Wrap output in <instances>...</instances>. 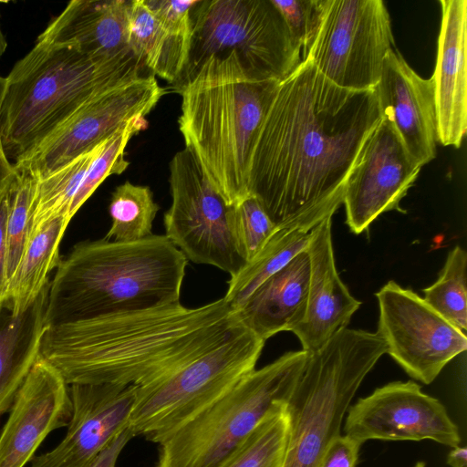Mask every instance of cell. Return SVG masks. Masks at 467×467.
Masks as SVG:
<instances>
[{
    "label": "cell",
    "instance_id": "obj_27",
    "mask_svg": "<svg viewBox=\"0 0 467 467\" xmlns=\"http://www.w3.org/2000/svg\"><path fill=\"white\" fill-rule=\"evenodd\" d=\"M105 142L106 140L49 174L36 178L32 202L30 234L57 215L63 214L68 217L69 207L87 171Z\"/></svg>",
    "mask_w": 467,
    "mask_h": 467
},
{
    "label": "cell",
    "instance_id": "obj_14",
    "mask_svg": "<svg viewBox=\"0 0 467 467\" xmlns=\"http://www.w3.org/2000/svg\"><path fill=\"white\" fill-rule=\"evenodd\" d=\"M361 444L368 440H431L451 448L461 437L442 403L415 381H394L350 405L343 427Z\"/></svg>",
    "mask_w": 467,
    "mask_h": 467
},
{
    "label": "cell",
    "instance_id": "obj_16",
    "mask_svg": "<svg viewBox=\"0 0 467 467\" xmlns=\"http://www.w3.org/2000/svg\"><path fill=\"white\" fill-rule=\"evenodd\" d=\"M68 386L71 416L67 431L54 449L34 456L30 467H84L129 426L136 386Z\"/></svg>",
    "mask_w": 467,
    "mask_h": 467
},
{
    "label": "cell",
    "instance_id": "obj_24",
    "mask_svg": "<svg viewBox=\"0 0 467 467\" xmlns=\"http://www.w3.org/2000/svg\"><path fill=\"white\" fill-rule=\"evenodd\" d=\"M71 219L57 215L32 233L10 278L4 304L13 313L26 309L50 283L59 262V245Z\"/></svg>",
    "mask_w": 467,
    "mask_h": 467
},
{
    "label": "cell",
    "instance_id": "obj_3",
    "mask_svg": "<svg viewBox=\"0 0 467 467\" xmlns=\"http://www.w3.org/2000/svg\"><path fill=\"white\" fill-rule=\"evenodd\" d=\"M188 260L165 235L77 244L50 281L47 327L180 302Z\"/></svg>",
    "mask_w": 467,
    "mask_h": 467
},
{
    "label": "cell",
    "instance_id": "obj_26",
    "mask_svg": "<svg viewBox=\"0 0 467 467\" xmlns=\"http://www.w3.org/2000/svg\"><path fill=\"white\" fill-rule=\"evenodd\" d=\"M317 224L297 223L276 228L261 252L230 277L224 300L234 309L241 305L267 278L306 249L310 232Z\"/></svg>",
    "mask_w": 467,
    "mask_h": 467
},
{
    "label": "cell",
    "instance_id": "obj_19",
    "mask_svg": "<svg viewBox=\"0 0 467 467\" xmlns=\"http://www.w3.org/2000/svg\"><path fill=\"white\" fill-rule=\"evenodd\" d=\"M331 225L332 216L316 225L306 249L310 261L306 307L303 320L291 332L307 353L320 349L346 328L361 305L337 271Z\"/></svg>",
    "mask_w": 467,
    "mask_h": 467
},
{
    "label": "cell",
    "instance_id": "obj_10",
    "mask_svg": "<svg viewBox=\"0 0 467 467\" xmlns=\"http://www.w3.org/2000/svg\"><path fill=\"white\" fill-rule=\"evenodd\" d=\"M393 43L382 0H319L317 26L302 61L310 60L342 88L368 90L378 85Z\"/></svg>",
    "mask_w": 467,
    "mask_h": 467
},
{
    "label": "cell",
    "instance_id": "obj_41",
    "mask_svg": "<svg viewBox=\"0 0 467 467\" xmlns=\"http://www.w3.org/2000/svg\"><path fill=\"white\" fill-rule=\"evenodd\" d=\"M0 3H1V1H0ZM6 47H7V41H6L3 32L1 30V26H0V57L5 52Z\"/></svg>",
    "mask_w": 467,
    "mask_h": 467
},
{
    "label": "cell",
    "instance_id": "obj_42",
    "mask_svg": "<svg viewBox=\"0 0 467 467\" xmlns=\"http://www.w3.org/2000/svg\"><path fill=\"white\" fill-rule=\"evenodd\" d=\"M5 87H6V78L0 77V107H1V103H2L4 94L5 91Z\"/></svg>",
    "mask_w": 467,
    "mask_h": 467
},
{
    "label": "cell",
    "instance_id": "obj_29",
    "mask_svg": "<svg viewBox=\"0 0 467 467\" xmlns=\"http://www.w3.org/2000/svg\"><path fill=\"white\" fill-rule=\"evenodd\" d=\"M285 406L269 412L219 467H282L288 428Z\"/></svg>",
    "mask_w": 467,
    "mask_h": 467
},
{
    "label": "cell",
    "instance_id": "obj_9",
    "mask_svg": "<svg viewBox=\"0 0 467 467\" xmlns=\"http://www.w3.org/2000/svg\"><path fill=\"white\" fill-rule=\"evenodd\" d=\"M265 341L247 327L169 376L137 387L128 429L160 443L255 369Z\"/></svg>",
    "mask_w": 467,
    "mask_h": 467
},
{
    "label": "cell",
    "instance_id": "obj_22",
    "mask_svg": "<svg viewBox=\"0 0 467 467\" xmlns=\"http://www.w3.org/2000/svg\"><path fill=\"white\" fill-rule=\"evenodd\" d=\"M309 276V256L304 250L234 310L242 324L265 342L279 332H291L305 316Z\"/></svg>",
    "mask_w": 467,
    "mask_h": 467
},
{
    "label": "cell",
    "instance_id": "obj_39",
    "mask_svg": "<svg viewBox=\"0 0 467 467\" xmlns=\"http://www.w3.org/2000/svg\"><path fill=\"white\" fill-rule=\"evenodd\" d=\"M16 173L15 166L7 160L0 140V194L5 190Z\"/></svg>",
    "mask_w": 467,
    "mask_h": 467
},
{
    "label": "cell",
    "instance_id": "obj_32",
    "mask_svg": "<svg viewBox=\"0 0 467 467\" xmlns=\"http://www.w3.org/2000/svg\"><path fill=\"white\" fill-rule=\"evenodd\" d=\"M145 117L134 119L112 137L106 140L104 146L90 163L84 180L75 195L68 211L70 219L76 214L85 202L92 195L101 182L109 175L120 174L129 166L124 158L125 148L130 140L138 132L146 129Z\"/></svg>",
    "mask_w": 467,
    "mask_h": 467
},
{
    "label": "cell",
    "instance_id": "obj_31",
    "mask_svg": "<svg viewBox=\"0 0 467 467\" xmlns=\"http://www.w3.org/2000/svg\"><path fill=\"white\" fill-rule=\"evenodd\" d=\"M9 183V211L6 221V270L8 282L22 257L30 235L32 202L36 177L16 168Z\"/></svg>",
    "mask_w": 467,
    "mask_h": 467
},
{
    "label": "cell",
    "instance_id": "obj_12",
    "mask_svg": "<svg viewBox=\"0 0 467 467\" xmlns=\"http://www.w3.org/2000/svg\"><path fill=\"white\" fill-rule=\"evenodd\" d=\"M375 296L379 309L377 333L387 353L412 379L431 383L451 359L466 350L465 333L412 290L390 280Z\"/></svg>",
    "mask_w": 467,
    "mask_h": 467
},
{
    "label": "cell",
    "instance_id": "obj_15",
    "mask_svg": "<svg viewBox=\"0 0 467 467\" xmlns=\"http://www.w3.org/2000/svg\"><path fill=\"white\" fill-rule=\"evenodd\" d=\"M420 166L408 152L392 124L381 118L365 143L343 194L346 223L361 234L380 214L398 210Z\"/></svg>",
    "mask_w": 467,
    "mask_h": 467
},
{
    "label": "cell",
    "instance_id": "obj_36",
    "mask_svg": "<svg viewBox=\"0 0 467 467\" xmlns=\"http://www.w3.org/2000/svg\"><path fill=\"white\" fill-rule=\"evenodd\" d=\"M361 445L358 441L340 434L332 441L318 467H356Z\"/></svg>",
    "mask_w": 467,
    "mask_h": 467
},
{
    "label": "cell",
    "instance_id": "obj_1",
    "mask_svg": "<svg viewBox=\"0 0 467 467\" xmlns=\"http://www.w3.org/2000/svg\"><path fill=\"white\" fill-rule=\"evenodd\" d=\"M381 118L375 88H342L303 60L280 82L262 125L249 194L276 228L333 216Z\"/></svg>",
    "mask_w": 467,
    "mask_h": 467
},
{
    "label": "cell",
    "instance_id": "obj_21",
    "mask_svg": "<svg viewBox=\"0 0 467 467\" xmlns=\"http://www.w3.org/2000/svg\"><path fill=\"white\" fill-rule=\"evenodd\" d=\"M127 0H72L36 40L67 46L93 58L131 53Z\"/></svg>",
    "mask_w": 467,
    "mask_h": 467
},
{
    "label": "cell",
    "instance_id": "obj_20",
    "mask_svg": "<svg viewBox=\"0 0 467 467\" xmlns=\"http://www.w3.org/2000/svg\"><path fill=\"white\" fill-rule=\"evenodd\" d=\"M433 76L438 142L460 148L467 130V1L441 0Z\"/></svg>",
    "mask_w": 467,
    "mask_h": 467
},
{
    "label": "cell",
    "instance_id": "obj_13",
    "mask_svg": "<svg viewBox=\"0 0 467 467\" xmlns=\"http://www.w3.org/2000/svg\"><path fill=\"white\" fill-rule=\"evenodd\" d=\"M165 89L149 74L93 98L15 168L42 178L104 142L129 122L145 117Z\"/></svg>",
    "mask_w": 467,
    "mask_h": 467
},
{
    "label": "cell",
    "instance_id": "obj_35",
    "mask_svg": "<svg viewBox=\"0 0 467 467\" xmlns=\"http://www.w3.org/2000/svg\"><path fill=\"white\" fill-rule=\"evenodd\" d=\"M143 2L167 31L191 41L192 10L198 0H143Z\"/></svg>",
    "mask_w": 467,
    "mask_h": 467
},
{
    "label": "cell",
    "instance_id": "obj_17",
    "mask_svg": "<svg viewBox=\"0 0 467 467\" xmlns=\"http://www.w3.org/2000/svg\"><path fill=\"white\" fill-rule=\"evenodd\" d=\"M9 410L0 433V467H24L50 432L67 426L69 386L40 356Z\"/></svg>",
    "mask_w": 467,
    "mask_h": 467
},
{
    "label": "cell",
    "instance_id": "obj_23",
    "mask_svg": "<svg viewBox=\"0 0 467 467\" xmlns=\"http://www.w3.org/2000/svg\"><path fill=\"white\" fill-rule=\"evenodd\" d=\"M49 285L20 313L0 306V416L10 410L40 357Z\"/></svg>",
    "mask_w": 467,
    "mask_h": 467
},
{
    "label": "cell",
    "instance_id": "obj_40",
    "mask_svg": "<svg viewBox=\"0 0 467 467\" xmlns=\"http://www.w3.org/2000/svg\"><path fill=\"white\" fill-rule=\"evenodd\" d=\"M447 463L451 467H467L466 447L460 445L452 448L447 457Z\"/></svg>",
    "mask_w": 467,
    "mask_h": 467
},
{
    "label": "cell",
    "instance_id": "obj_30",
    "mask_svg": "<svg viewBox=\"0 0 467 467\" xmlns=\"http://www.w3.org/2000/svg\"><path fill=\"white\" fill-rule=\"evenodd\" d=\"M424 301L462 332L467 330V254L456 245L447 255L439 278L422 290Z\"/></svg>",
    "mask_w": 467,
    "mask_h": 467
},
{
    "label": "cell",
    "instance_id": "obj_38",
    "mask_svg": "<svg viewBox=\"0 0 467 467\" xmlns=\"http://www.w3.org/2000/svg\"><path fill=\"white\" fill-rule=\"evenodd\" d=\"M133 437L132 432L127 428L117 435L84 467H116L119 454Z\"/></svg>",
    "mask_w": 467,
    "mask_h": 467
},
{
    "label": "cell",
    "instance_id": "obj_5",
    "mask_svg": "<svg viewBox=\"0 0 467 467\" xmlns=\"http://www.w3.org/2000/svg\"><path fill=\"white\" fill-rule=\"evenodd\" d=\"M149 74L133 52L100 59L36 40L5 78L0 140L7 160L17 164L93 98Z\"/></svg>",
    "mask_w": 467,
    "mask_h": 467
},
{
    "label": "cell",
    "instance_id": "obj_4",
    "mask_svg": "<svg viewBox=\"0 0 467 467\" xmlns=\"http://www.w3.org/2000/svg\"><path fill=\"white\" fill-rule=\"evenodd\" d=\"M280 82L259 78L231 51L211 56L176 88L185 148L228 205L249 195L253 151Z\"/></svg>",
    "mask_w": 467,
    "mask_h": 467
},
{
    "label": "cell",
    "instance_id": "obj_34",
    "mask_svg": "<svg viewBox=\"0 0 467 467\" xmlns=\"http://www.w3.org/2000/svg\"><path fill=\"white\" fill-rule=\"evenodd\" d=\"M280 11L289 32L300 47L302 55L315 31L319 0H272Z\"/></svg>",
    "mask_w": 467,
    "mask_h": 467
},
{
    "label": "cell",
    "instance_id": "obj_25",
    "mask_svg": "<svg viewBox=\"0 0 467 467\" xmlns=\"http://www.w3.org/2000/svg\"><path fill=\"white\" fill-rule=\"evenodd\" d=\"M128 40L151 74L177 83L187 64L191 41L167 31L143 0L130 3Z\"/></svg>",
    "mask_w": 467,
    "mask_h": 467
},
{
    "label": "cell",
    "instance_id": "obj_33",
    "mask_svg": "<svg viewBox=\"0 0 467 467\" xmlns=\"http://www.w3.org/2000/svg\"><path fill=\"white\" fill-rule=\"evenodd\" d=\"M228 222L236 248L246 264L261 252L276 230L258 200L251 194L229 205Z\"/></svg>",
    "mask_w": 467,
    "mask_h": 467
},
{
    "label": "cell",
    "instance_id": "obj_43",
    "mask_svg": "<svg viewBox=\"0 0 467 467\" xmlns=\"http://www.w3.org/2000/svg\"><path fill=\"white\" fill-rule=\"evenodd\" d=\"M414 467H425V462H418Z\"/></svg>",
    "mask_w": 467,
    "mask_h": 467
},
{
    "label": "cell",
    "instance_id": "obj_8",
    "mask_svg": "<svg viewBox=\"0 0 467 467\" xmlns=\"http://www.w3.org/2000/svg\"><path fill=\"white\" fill-rule=\"evenodd\" d=\"M192 23L188 60L175 88L213 55L234 51L256 76L278 81L302 62V50L272 0H198Z\"/></svg>",
    "mask_w": 467,
    "mask_h": 467
},
{
    "label": "cell",
    "instance_id": "obj_18",
    "mask_svg": "<svg viewBox=\"0 0 467 467\" xmlns=\"http://www.w3.org/2000/svg\"><path fill=\"white\" fill-rule=\"evenodd\" d=\"M375 90L382 118L392 124L408 152L420 166L431 161L438 142L431 78L419 76L391 50Z\"/></svg>",
    "mask_w": 467,
    "mask_h": 467
},
{
    "label": "cell",
    "instance_id": "obj_28",
    "mask_svg": "<svg viewBox=\"0 0 467 467\" xmlns=\"http://www.w3.org/2000/svg\"><path fill=\"white\" fill-rule=\"evenodd\" d=\"M159 209L148 186L125 182L111 195L109 206L111 225L104 239L134 242L151 235Z\"/></svg>",
    "mask_w": 467,
    "mask_h": 467
},
{
    "label": "cell",
    "instance_id": "obj_11",
    "mask_svg": "<svg viewBox=\"0 0 467 467\" xmlns=\"http://www.w3.org/2000/svg\"><path fill=\"white\" fill-rule=\"evenodd\" d=\"M171 204L164 214L165 236L196 264L231 276L246 265L234 241L229 205L213 186L195 156L184 148L170 162Z\"/></svg>",
    "mask_w": 467,
    "mask_h": 467
},
{
    "label": "cell",
    "instance_id": "obj_6",
    "mask_svg": "<svg viewBox=\"0 0 467 467\" xmlns=\"http://www.w3.org/2000/svg\"><path fill=\"white\" fill-rule=\"evenodd\" d=\"M386 353L377 332L348 327L308 353L285 406L288 428L282 467H318L332 441L341 434L358 389Z\"/></svg>",
    "mask_w": 467,
    "mask_h": 467
},
{
    "label": "cell",
    "instance_id": "obj_7",
    "mask_svg": "<svg viewBox=\"0 0 467 467\" xmlns=\"http://www.w3.org/2000/svg\"><path fill=\"white\" fill-rule=\"evenodd\" d=\"M308 358L289 351L242 378L160 444L156 467H219L259 422L291 397Z\"/></svg>",
    "mask_w": 467,
    "mask_h": 467
},
{
    "label": "cell",
    "instance_id": "obj_37",
    "mask_svg": "<svg viewBox=\"0 0 467 467\" xmlns=\"http://www.w3.org/2000/svg\"><path fill=\"white\" fill-rule=\"evenodd\" d=\"M8 186L0 194V306L4 304L8 285L6 270V221L9 211Z\"/></svg>",
    "mask_w": 467,
    "mask_h": 467
},
{
    "label": "cell",
    "instance_id": "obj_2",
    "mask_svg": "<svg viewBox=\"0 0 467 467\" xmlns=\"http://www.w3.org/2000/svg\"><path fill=\"white\" fill-rule=\"evenodd\" d=\"M244 327L223 297L198 307L178 302L47 327L40 356L67 385L140 387L169 376Z\"/></svg>",
    "mask_w": 467,
    "mask_h": 467
}]
</instances>
